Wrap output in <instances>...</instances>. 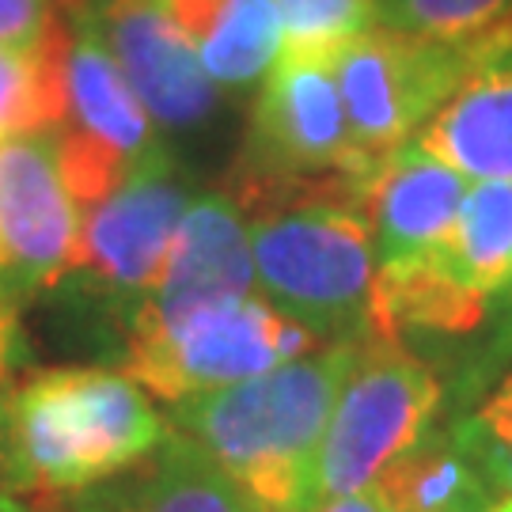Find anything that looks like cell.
<instances>
[{
	"instance_id": "1",
	"label": "cell",
	"mask_w": 512,
	"mask_h": 512,
	"mask_svg": "<svg viewBox=\"0 0 512 512\" xmlns=\"http://www.w3.org/2000/svg\"><path fill=\"white\" fill-rule=\"evenodd\" d=\"M357 349V342H338L243 384L179 399L171 425L262 512H315L319 448Z\"/></svg>"
},
{
	"instance_id": "2",
	"label": "cell",
	"mask_w": 512,
	"mask_h": 512,
	"mask_svg": "<svg viewBox=\"0 0 512 512\" xmlns=\"http://www.w3.org/2000/svg\"><path fill=\"white\" fill-rule=\"evenodd\" d=\"M167 440L152 395L126 372L54 368L12 391L16 494H76L137 467Z\"/></svg>"
},
{
	"instance_id": "3",
	"label": "cell",
	"mask_w": 512,
	"mask_h": 512,
	"mask_svg": "<svg viewBox=\"0 0 512 512\" xmlns=\"http://www.w3.org/2000/svg\"><path fill=\"white\" fill-rule=\"evenodd\" d=\"M243 217L258 296L304 323L319 342H357L372 327L380 270L357 198L296 194Z\"/></svg>"
},
{
	"instance_id": "4",
	"label": "cell",
	"mask_w": 512,
	"mask_h": 512,
	"mask_svg": "<svg viewBox=\"0 0 512 512\" xmlns=\"http://www.w3.org/2000/svg\"><path fill=\"white\" fill-rule=\"evenodd\" d=\"M372 167L349 137L330 57L281 54L262 80L232 202L243 213L296 194L357 198Z\"/></svg>"
},
{
	"instance_id": "5",
	"label": "cell",
	"mask_w": 512,
	"mask_h": 512,
	"mask_svg": "<svg viewBox=\"0 0 512 512\" xmlns=\"http://www.w3.org/2000/svg\"><path fill=\"white\" fill-rule=\"evenodd\" d=\"M54 8L65 23V118L54 137L65 186L84 213L133 171L167 156L148 110L141 107V99L133 95L118 61L95 31L92 0H54Z\"/></svg>"
},
{
	"instance_id": "6",
	"label": "cell",
	"mask_w": 512,
	"mask_h": 512,
	"mask_svg": "<svg viewBox=\"0 0 512 512\" xmlns=\"http://www.w3.org/2000/svg\"><path fill=\"white\" fill-rule=\"evenodd\" d=\"M440 410V380L399 342L372 338L338 391L319 448L315 501L361 494L406 448H414Z\"/></svg>"
},
{
	"instance_id": "7",
	"label": "cell",
	"mask_w": 512,
	"mask_h": 512,
	"mask_svg": "<svg viewBox=\"0 0 512 512\" xmlns=\"http://www.w3.org/2000/svg\"><path fill=\"white\" fill-rule=\"evenodd\" d=\"M334 80L346 107L349 137L368 167L406 141L440 110V103L478 65L471 50L406 38L387 27H372L330 57Z\"/></svg>"
},
{
	"instance_id": "8",
	"label": "cell",
	"mask_w": 512,
	"mask_h": 512,
	"mask_svg": "<svg viewBox=\"0 0 512 512\" xmlns=\"http://www.w3.org/2000/svg\"><path fill=\"white\" fill-rule=\"evenodd\" d=\"M190 202L194 194L175 175L171 160L133 171L107 198L84 209L76 251L54 289L122 300L133 308L156 285Z\"/></svg>"
},
{
	"instance_id": "9",
	"label": "cell",
	"mask_w": 512,
	"mask_h": 512,
	"mask_svg": "<svg viewBox=\"0 0 512 512\" xmlns=\"http://www.w3.org/2000/svg\"><path fill=\"white\" fill-rule=\"evenodd\" d=\"M251 232L224 194H198L186 205L156 285L129 311V349L156 346L213 311L255 296Z\"/></svg>"
},
{
	"instance_id": "10",
	"label": "cell",
	"mask_w": 512,
	"mask_h": 512,
	"mask_svg": "<svg viewBox=\"0 0 512 512\" xmlns=\"http://www.w3.org/2000/svg\"><path fill=\"white\" fill-rule=\"evenodd\" d=\"M319 338L266 296H247L213 311L156 346L129 349V376L148 395L179 403L202 391L243 384L270 368L315 353Z\"/></svg>"
},
{
	"instance_id": "11",
	"label": "cell",
	"mask_w": 512,
	"mask_h": 512,
	"mask_svg": "<svg viewBox=\"0 0 512 512\" xmlns=\"http://www.w3.org/2000/svg\"><path fill=\"white\" fill-rule=\"evenodd\" d=\"M54 133L0 141V304L54 289L80 236Z\"/></svg>"
},
{
	"instance_id": "12",
	"label": "cell",
	"mask_w": 512,
	"mask_h": 512,
	"mask_svg": "<svg viewBox=\"0 0 512 512\" xmlns=\"http://www.w3.org/2000/svg\"><path fill=\"white\" fill-rule=\"evenodd\" d=\"M92 19L152 126L167 133L209 126L220 107V88L205 76L164 0H92Z\"/></svg>"
},
{
	"instance_id": "13",
	"label": "cell",
	"mask_w": 512,
	"mask_h": 512,
	"mask_svg": "<svg viewBox=\"0 0 512 512\" xmlns=\"http://www.w3.org/2000/svg\"><path fill=\"white\" fill-rule=\"evenodd\" d=\"M467 186V175L425 152L418 141H406L372 167L357 194V209L368 224L376 270H403L429 255L452 228Z\"/></svg>"
},
{
	"instance_id": "14",
	"label": "cell",
	"mask_w": 512,
	"mask_h": 512,
	"mask_svg": "<svg viewBox=\"0 0 512 512\" xmlns=\"http://www.w3.org/2000/svg\"><path fill=\"white\" fill-rule=\"evenodd\" d=\"M50 512H262L232 478L179 433L99 486L54 497Z\"/></svg>"
},
{
	"instance_id": "15",
	"label": "cell",
	"mask_w": 512,
	"mask_h": 512,
	"mask_svg": "<svg viewBox=\"0 0 512 512\" xmlns=\"http://www.w3.org/2000/svg\"><path fill=\"white\" fill-rule=\"evenodd\" d=\"M414 141L475 183H512V38L478 61Z\"/></svg>"
},
{
	"instance_id": "16",
	"label": "cell",
	"mask_w": 512,
	"mask_h": 512,
	"mask_svg": "<svg viewBox=\"0 0 512 512\" xmlns=\"http://www.w3.org/2000/svg\"><path fill=\"white\" fill-rule=\"evenodd\" d=\"M217 88H251L277 65L285 27L277 0H164Z\"/></svg>"
},
{
	"instance_id": "17",
	"label": "cell",
	"mask_w": 512,
	"mask_h": 512,
	"mask_svg": "<svg viewBox=\"0 0 512 512\" xmlns=\"http://www.w3.org/2000/svg\"><path fill=\"white\" fill-rule=\"evenodd\" d=\"M368 490H376L391 512H463L490 509L494 494L486 490L471 456L448 433H425L387 467Z\"/></svg>"
},
{
	"instance_id": "18",
	"label": "cell",
	"mask_w": 512,
	"mask_h": 512,
	"mask_svg": "<svg viewBox=\"0 0 512 512\" xmlns=\"http://www.w3.org/2000/svg\"><path fill=\"white\" fill-rule=\"evenodd\" d=\"M61 50H65V23L57 8L50 12V27L35 50L0 46V141L61 129L65 118Z\"/></svg>"
},
{
	"instance_id": "19",
	"label": "cell",
	"mask_w": 512,
	"mask_h": 512,
	"mask_svg": "<svg viewBox=\"0 0 512 512\" xmlns=\"http://www.w3.org/2000/svg\"><path fill=\"white\" fill-rule=\"evenodd\" d=\"M376 23L406 38L471 50L482 61L512 38V0H376Z\"/></svg>"
},
{
	"instance_id": "20",
	"label": "cell",
	"mask_w": 512,
	"mask_h": 512,
	"mask_svg": "<svg viewBox=\"0 0 512 512\" xmlns=\"http://www.w3.org/2000/svg\"><path fill=\"white\" fill-rule=\"evenodd\" d=\"M285 50L300 57H334L346 42L376 27V0H277Z\"/></svg>"
},
{
	"instance_id": "21",
	"label": "cell",
	"mask_w": 512,
	"mask_h": 512,
	"mask_svg": "<svg viewBox=\"0 0 512 512\" xmlns=\"http://www.w3.org/2000/svg\"><path fill=\"white\" fill-rule=\"evenodd\" d=\"M452 437L471 456L486 490L494 497H512V372H505L482 403L452 425Z\"/></svg>"
},
{
	"instance_id": "22",
	"label": "cell",
	"mask_w": 512,
	"mask_h": 512,
	"mask_svg": "<svg viewBox=\"0 0 512 512\" xmlns=\"http://www.w3.org/2000/svg\"><path fill=\"white\" fill-rule=\"evenodd\" d=\"M50 0H0V46L35 50L50 27Z\"/></svg>"
},
{
	"instance_id": "23",
	"label": "cell",
	"mask_w": 512,
	"mask_h": 512,
	"mask_svg": "<svg viewBox=\"0 0 512 512\" xmlns=\"http://www.w3.org/2000/svg\"><path fill=\"white\" fill-rule=\"evenodd\" d=\"M0 490L16 494V456H12V395L0 387Z\"/></svg>"
},
{
	"instance_id": "24",
	"label": "cell",
	"mask_w": 512,
	"mask_h": 512,
	"mask_svg": "<svg viewBox=\"0 0 512 512\" xmlns=\"http://www.w3.org/2000/svg\"><path fill=\"white\" fill-rule=\"evenodd\" d=\"M315 512H391L380 501L376 490H361V494H346V497H334V501H323Z\"/></svg>"
},
{
	"instance_id": "25",
	"label": "cell",
	"mask_w": 512,
	"mask_h": 512,
	"mask_svg": "<svg viewBox=\"0 0 512 512\" xmlns=\"http://www.w3.org/2000/svg\"><path fill=\"white\" fill-rule=\"evenodd\" d=\"M12 365V319H8V308L0 304V376Z\"/></svg>"
},
{
	"instance_id": "26",
	"label": "cell",
	"mask_w": 512,
	"mask_h": 512,
	"mask_svg": "<svg viewBox=\"0 0 512 512\" xmlns=\"http://www.w3.org/2000/svg\"><path fill=\"white\" fill-rule=\"evenodd\" d=\"M0 512H35L27 501L19 494H8V490H0Z\"/></svg>"
},
{
	"instance_id": "27",
	"label": "cell",
	"mask_w": 512,
	"mask_h": 512,
	"mask_svg": "<svg viewBox=\"0 0 512 512\" xmlns=\"http://www.w3.org/2000/svg\"><path fill=\"white\" fill-rule=\"evenodd\" d=\"M490 512H512V497H501V501H494V509Z\"/></svg>"
},
{
	"instance_id": "28",
	"label": "cell",
	"mask_w": 512,
	"mask_h": 512,
	"mask_svg": "<svg viewBox=\"0 0 512 512\" xmlns=\"http://www.w3.org/2000/svg\"><path fill=\"white\" fill-rule=\"evenodd\" d=\"M501 300H512V277H509V289H505V296Z\"/></svg>"
},
{
	"instance_id": "29",
	"label": "cell",
	"mask_w": 512,
	"mask_h": 512,
	"mask_svg": "<svg viewBox=\"0 0 512 512\" xmlns=\"http://www.w3.org/2000/svg\"><path fill=\"white\" fill-rule=\"evenodd\" d=\"M490 509H494V505H490ZM490 509H463V512H490Z\"/></svg>"
}]
</instances>
